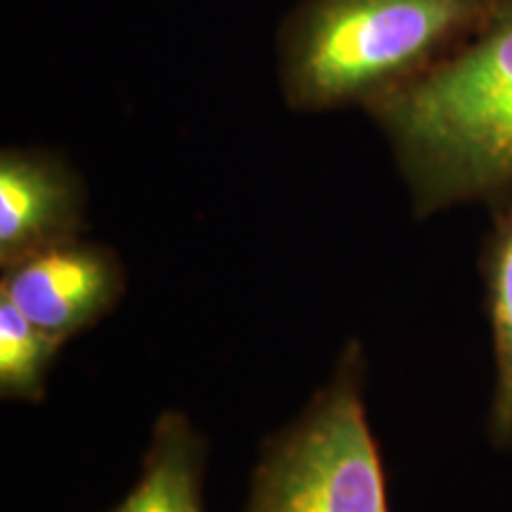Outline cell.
I'll list each match as a JSON object with an SVG mask.
<instances>
[{
    "instance_id": "1",
    "label": "cell",
    "mask_w": 512,
    "mask_h": 512,
    "mask_svg": "<svg viewBox=\"0 0 512 512\" xmlns=\"http://www.w3.org/2000/svg\"><path fill=\"white\" fill-rule=\"evenodd\" d=\"M411 183L434 211L512 195V0L418 79L370 102Z\"/></svg>"
},
{
    "instance_id": "2",
    "label": "cell",
    "mask_w": 512,
    "mask_h": 512,
    "mask_svg": "<svg viewBox=\"0 0 512 512\" xmlns=\"http://www.w3.org/2000/svg\"><path fill=\"white\" fill-rule=\"evenodd\" d=\"M508 0H299L278 29V72L299 110L375 102L477 36Z\"/></svg>"
},
{
    "instance_id": "3",
    "label": "cell",
    "mask_w": 512,
    "mask_h": 512,
    "mask_svg": "<svg viewBox=\"0 0 512 512\" xmlns=\"http://www.w3.org/2000/svg\"><path fill=\"white\" fill-rule=\"evenodd\" d=\"M247 512H387L380 456L351 370L268 453Z\"/></svg>"
},
{
    "instance_id": "4",
    "label": "cell",
    "mask_w": 512,
    "mask_h": 512,
    "mask_svg": "<svg viewBox=\"0 0 512 512\" xmlns=\"http://www.w3.org/2000/svg\"><path fill=\"white\" fill-rule=\"evenodd\" d=\"M10 264L0 297L57 339L69 337L100 316L119 290L117 271L105 254L67 240L19 256Z\"/></svg>"
},
{
    "instance_id": "5",
    "label": "cell",
    "mask_w": 512,
    "mask_h": 512,
    "mask_svg": "<svg viewBox=\"0 0 512 512\" xmlns=\"http://www.w3.org/2000/svg\"><path fill=\"white\" fill-rule=\"evenodd\" d=\"M79 216V188L46 152L5 150L0 159V252L5 261L64 242Z\"/></svg>"
},
{
    "instance_id": "6",
    "label": "cell",
    "mask_w": 512,
    "mask_h": 512,
    "mask_svg": "<svg viewBox=\"0 0 512 512\" xmlns=\"http://www.w3.org/2000/svg\"><path fill=\"white\" fill-rule=\"evenodd\" d=\"M486 280L496 349L491 432L498 444L512 446V195L498 202L496 230L486 254Z\"/></svg>"
},
{
    "instance_id": "7",
    "label": "cell",
    "mask_w": 512,
    "mask_h": 512,
    "mask_svg": "<svg viewBox=\"0 0 512 512\" xmlns=\"http://www.w3.org/2000/svg\"><path fill=\"white\" fill-rule=\"evenodd\" d=\"M117 512H202L200 470L183 437H164L145 475Z\"/></svg>"
},
{
    "instance_id": "8",
    "label": "cell",
    "mask_w": 512,
    "mask_h": 512,
    "mask_svg": "<svg viewBox=\"0 0 512 512\" xmlns=\"http://www.w3.org/2000/svg\"><path fill=\"white\" fill-rule=\"evenodd\" d=\"M62 339H57L0 297V387L10 396L41 392L43 377Z\"/></svg>"
}]
</instances>
